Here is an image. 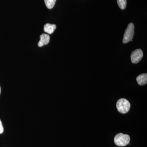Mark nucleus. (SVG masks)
<instances>
[{
	"mask_svg": "<svg viewBox=\"0 0 147 147\" xmlns=\"http://www.w3.org/2000/svg\"><path fill=\"white\" fill-rule=\"evenodd\" d=\"M130 138L127 134L120 133L117 134L114 138V142L118 146H125L129 144Z\"/></svg>",
	"mask_w": 147,
	"mask_h": 147,
	"instance_id": "obj_1",
	"label": "nucleus"
},
{
	"mask_svg": "<svg viewBox=\"0 0 147 147\" xmlns=\"http://www.w3.org/2000/svg\"><path fill=\"white\" fill-rule=\"evenodd\" d=\"M117 108L118 111L122 114L128 113L130 108V103L125 98L119 99L117 102Z\"/></svg>",
	"mask_w": 147,
	"mask_h": 147,
	"instance_id": "obj_2",
	"label": "nucleus"
},
{
	"mask_svg": "<svg viewBox=\"0 0 147 147\" xmlns=\"http://www.w3.org/2000/svg\"><path fill=\"white\" fill-rule=\"evenodd\" d=\"M134 24L130 23L129 24L124 34L123 39V42L124 44L129 42V41H132L133 36L134 33Z\"/></svg>",
	"mask_w": 147,
	"mask_h": 147,
	"instance_id": "obj_3",
	"label": "nucleus"
},
{
	"mask_svg": "<svg viewBox=\"0 0 147 147\" xmlns=\"http://www.w3.org/2000/svg\"><path fill=\"white\" fill-rule=\"evenodd\" d=\"M143 57V52L140 49H137L132 52L131 55V62L133 63H138L142 59Z\"/></svg>",
	"mask_w": 147,
	"mask_h": 147,
	"instance_id": "obj_4",
	"label": "nucleus"
},
{
	"mask_svg": "<svg viewBox=\"0 0 147 147\" xmlns=\"http://www.w3.org/2000/svg\"><path fill=\"white\" fill-rule=\"evenodd\" d=\"M40 37V40L38 44V47H41L43 45H47L50 42V36L49 35L43 34H41Z\"/></svg>",
	"mask_w": 147,
	"mask_h": 147,
	"instance_id": "obj_5",
	"label": "nucleus"
},
{
	"mask_svg": "<svg viewBox=\"0 0 147 147\" xmlns=\"http://www.w3.org/2000/svg\"><path fill=\"white\" fill-rule=\"evenodd\" d=\"M137 83L140 86H144L147 83V74L146 73L143 74L139 75L136 79Z\"/></svg>",
	"mask_w": 147,
	"mask_h": 147,
	"instance_id": "obj_6",
	"label": "nucleus"
},
{
	"mask_svg": "<svg viewBox=\"0 0 147 147\" xmlns=\"http://www.w3.org/2000/svg\"><path fill=\"white\" fill-rule=\"evenodd\" d=\"M56 27L55 24H46L44 26V32L49 34H52L55 31Z\"/></svg>",
	"mask_w": 147,
	"mask_h": 147,
	"instance_id": "obj_7",
	"label": "nucleus"
},
{
	"mask_svg": "<svg viewBox=\"0 0 147 147\" xmlns=\"http://www.w3.org/2000/svg\"><path fill=\"white\" fill-rule=\"evenodd\" d=\"M44 1L46 7L49 9H51L55 6L56 0H44Z\"/></svg>",
	"mask_w": 147,
	"mask_h": 147,
	"instance_id": "obj_8",
	"label": "nucleus"
},
{
	"mask_svg": "<svg viewBox=\"0 0 147 147\" xmlns=\"http://www.w3.org/2000/svg\"><path fill=\"white\" fill-rule=\"evenodd\" d=\"M118 5L120 8L124 9L127 5V0H117Z\"/></svg>",
	"mask_w": 147,
	"mask_h": 147,
	"instance_id": "obj_9",
	"label": "nucleus"
},
{
	"mask_svg": "<svg viewBox=\"0 0 147 147\" xmlns=\"http://www.w3.org/2000/svg\"><path fill=\"white\" fill-rule=\"evenodd\" d=\"M4 131L3 127L1 121L0 119V134L3 133Z\"/></svg>",
	"mask_w": 147,
	"mask_h": 147,
	"instance_id": "obj_10",
	"label": "nucleus"
},
{
	"mask_svg": "<svg viewBox=\"0 0 147 147\" xmlns=\"http://www.w3.org/2000/svg\"><path fill=\"white\" fill-rule=\"evenodd\" d=\"M1 87H0V94H1Z\"/></svg>",
	"mask_w": 147,
	"mask_h": 147,
	"instance_id": "obj_11",
	"label": "nucleus"
}]
</instances>
